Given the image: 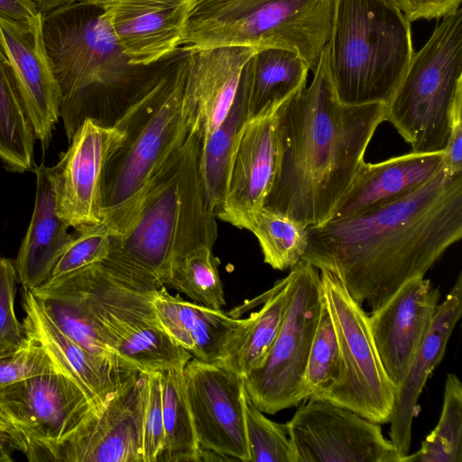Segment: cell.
<instances>
[{
	"instance_id": "6da1fadb",
	"label": "cell",
	"mask_w": 462,
	"mask_h": 462,
	"mask_svg": "<svg viewBox=\"0 0 462 462\" xmlns=\"http://www.w3.org/2000/svg\"><path fill=\"white\" fill-rule=\"evenodd\" d=\"M301 261L327 269L371 312L407 281L424 277L462 236V174L443 168L405 196L307 227Z\"/></svg>"
},
{
	"instance_id": "7a4b0ae2",
	"label": "cell",
	"mask_w": 462,
	"mask_h": 462,
	"mask_svg": "<svg viewBox=\"0 0 462 462\" xmlns=\"http://www.w3.org/2000/svg\"><path fill=\"white\" fill-rule=\"evenodd\" d=\"M313 75L277 108L276 170L263 203L307 227L331 217L385 117L384 104L337 99L327 45Z\"/></svg>"
},
{
	"instance_id": "3957f363",
	"label": "cell",
	"mask_w": 462,
	"mask_h": 462,
	"mask_svg": "<svg viewBox=\"0 0 462 462\" xmlns=\"http://www.w3.org/2000/svg\"><path fill=\"white\" fill-rule=\"evenodd\" d=\"M202 138L189 131L145 185L105 218L113 233L105 270L124 285L152 292L166 286L171 262L213 247L217 217L206 206L199 175Z\"/></svg>"
},
{
	"instance_id": "277c9868",
	"label": "cell",
	"mask_w": 462,
	"mask_h": 462,
	"mask_svg": "<svg viewBox=\"0 0 462 462\" xmlns=\"http://www.w3.org/2000/svg\"><path fill=\"white\" fill-rule=\"evenodd\" d=\"M42 37L60 93L69 142L86 120L114 126L150 88L134 79L107 16L89 0L42 14Z\"/></svg>"
},
{
	"instance_id": "5b68a950",
	"label": "cell",
	"mask_w": 462,
	"mask_h": 462,
	"mask_svg": "<svg viewBox=\"0 0 462 462\" xmlns=\"http://www.w3.org/2000/svg\"><path fill=\"white\" fill-rule=\"evenodd\" d=\"M328 69L346 105H386L414 53L411 22L393 0H335Z\"/></svg>"
},
{
	"instance_id": "8992f818",
	"label": "cell",
	"mask_w": 462,
	"mask_h": 462,
	"mask_svg": "<svg viewBox=\"0 0 462 462\" xmlns=\"http://www.w3.org/2000/svg\"><path fill=\"white\" fill-rule=\"evenodd\" d=\"M335 0H188L182 50L247 46L299 55L315 72Z\"/></svg>"
},
{
	"instance_id": "52a82bcc",
	"label": "cell",
	"mask_w": 462,
	"mask_h": 462,
	"mask_svg": "<svg viewBox=\"0 0 462 462\" xmlns=\"http://www.w3.org/2000/svg\"><path fill=\"white\" fill-rule=\"evenodd\" d=\"M462 94V8L442 17L414 51L385 117L413 152L443 151L453 104Z\"/></svg>"
},
{
	"instance_id": "ba28073f",
	"label": "cell",
	"mask_w": 462,
	"mask_h": 462,
	"mask_svg": "<svg viewBox=\"0 0 462 462\" xmlns=\"http://www.w3.org/2000/svg\"><path fill=\"white\" fill-rule=\"evenodd\" d=\"M185 69L184 52L116 123L125 137L104 168L102 221L145 185L188 134L182 109Z\"/></svg>"
},
{
	"instance_id": "9c48e42d",
	"label": "cell",
	"mask_w": 462,
	"mask_h": 462,
	"mask_svg": "<svg viewBox=\"0 0 462 462\" xmlns=\"http://www.w3.org/2000/svg\"><path fill=\"white\" fill-rule=\"evenodd\" d=\"M289 275V300L280 331L263 365L243 377L249 398L267 414L309 397L305 374L322 300L320 274L300 261Z\"/></svg>"
},
{
	"instance_id": "30bf717a",
	"label": "cell",
	"mask_w": 462,
	"mask_h": 462,
	"mask_svg": "<svg viewBox=\"0 0 462 462\" xmlns=\"http://www.w3.org/2000/svg\"><path fill=\"white\" fill-rule=\"evenodd\" d=\"M319 271L338 340L343 368L340 382L320 399L374 422L387 423L397 387L381 363L370 331L368 315L335 273L327 269Z\"/></svg>"
},
{
	"instance_id": "8fae6325",
	"label": "cell",
	"mask_w": 462,
	"mask_h": 462,
	"mask_svg": "<svg viewBox=\"0 0 462 462\" xmlns=\"http://www.w3.org/2000/svg\"><path fill=\"white\" fill-rule=\"evenodd\" d=\"M147 373L136 372L73 431L34 450L30 462H143Z\"/></svg>"
},
{
	"instance_id": "7c38bea8",
	"label": "cell",
	"mask_w": 462,
	"mask_h": 462,
	"mask_svg": "<svg viewBox=\"0 0 462 462\" xmlns=\"http://www.w3.org/2000/svg\"><path fill=\"white\" fill-rule=\"evenodd\" d=\"M182 372L201 461L208 454L217 459L250 462L243 376L221 362L193 356Z\"/></svg>"
},
{
	"instance_id": "4fadbf2b",
	"label": "cell",
	"mask_w": 462,
	"mask_h": 462,
	"mask_svg": "<svg viewBox=\"0 0 462 462\" xmlns=\"http://www.w3.org/2000/svg\"><path fill=\"white\" fill-rule=\"evenodd\" d=\"M286 423L296 462H398L379 423L310 397Z\"/></svg>"
},
{
	"instance_id": "5bb4252c",
	"label": "cell",
	"mask_w": 462,
	"mask_h": 462,
	"mask_svg": "<svg viewBox=\"0 0 462 462\" xmlns=\"http://www.w3.org/2000/svg\"><path fill=\"white\" fill-rule=\"evenodd\" d=\"M0 409L26 439V458L73 431L96 407L72 379L55 370L0 390Z\"/></svg>"
},
{
	"instance_id": "9a60e30c",
	"label": "cell",
	"mask_w": 462,
	"mask_h": 462,
	"mask_svg": "<svg viewBox=\"0 0 462 462\" xmlns=\"http://www.w3.org/2000/svg\"><path fill=\"white\" fill-rule=\"evenodd\" d=\"M124 137L116 125L86 120L50 167L57 214L69 227L102 223L104 168Z\"/></svg>"
},
{
	"instance_id": "2e32d148",
	"label": "cell",
	"mask_w": 462,
	"mask_h": 462,
	"mask_svg": "<svg viewBox=\"0 0 462 462\" xmlns=\"http://www.w3.org/2000/svg\"><path fill=\"white\" fill-rule=\"evenodd\" d=\"M439 298V289L429 279L414 277L368 315L379 358L396 387L402 383L431 326Z\"/></svg>"
},
{
	"instance_id": "e0dca14e",
	"label": "cell",
	"mask_w": 462,
	"mask_h": 462,
	"mask_svg": "<svg viewBox=\"0 0 462 462\" xmlns=\"http://www.w3.org/2000/svg\"><path fill=\"white\" fill-rule=\"evenodd\" d=\"M281 103L249 118L238 135L225 199L216 213L217 218L236 227L245 228L272 188L277 158L276 112Z\"/></svg>"
},
{
	"instance_id": "ac0fdd59",
	"label": "cell",
	"mask_w": 462,
	"mask_h": 462,
	"mask_svg": "<svg viewBox=\"0 0 462 462\" xmlns=\"http://www.w3.org/2000/svg\"><path fill=\"white\" fill-rule=\"evenodd\" d=\"M183 51V116L189 130L198 132L203 143L227 115L244 68L258 49L225 46Z\"/></svg>"
},
{
	"instance_id": "d6986e66",
	"label": "cell",
	"mask_w": 462,
	"mask_h": 462,
	"mask_svg": "<svg viewBox=\"0 0 462 462\" xmlns=\"http://www.w3.org/2000/svg\"><path fill=\"white\" fill-rule=\"evenodd\" d=\"M0 46L12 66L36 139L45 152L60 119V93L43 42L42 14L30 22L0 16Z\"/></svg>"
},
{
	"instance_id": "ffe728a7",
	"label": "cell",
	"mask_w": 462,
	"mask_h": 462,
	"mask_svg": "<svg viewBox=\"0 0 462 462\" xmlns=\"http://www.w3.org/2000/svg\"><path fill=\"white\" fill-rule=\"evenodd\" d=\"M103 10L134 67L154 64L181 48L188 0H89Z\"/></svg>"
},
{
	"instance_id": "44dd1931",
	"label": "cell",
	"mask_w": 462,
	"mask_h": 462,
	"mask_svg": "<svg viewBox=\"0 0 462 462\" xmlns=\"http://www.w3.org/2000/svg\"><path fill=\"white\" fill-rule=\"evenodd\" d=\"M23 308L24 334L39 343L56 370L83 389L96 409L140 371L95 356L70 339L45 314L30 291H23Z\"/></svg>"
},
{
	"instance_id": "7402d4cb",
	"label": "cell",
	"mask_w": 462,
	"mask_h": 462,
	"mask_svg": "<svg viewBox=\"0 0 462 462\" xmlns=\"http://www.w3.org/2000/svg\"><path fill=\"white\" fill-rule=\"evenodd\" d=\"M462 314V274L442 303L402 382L397 387L390 417V441L398 462L409 454L411 426L418 413V400L434 369L440 364L454 328Z\"/></svg>"
},
{
	"instance_id": "603a6c76",
	"label": "cell",
	"mask_w": 462,
	"mask_h": 462,
	"mask_svg": "<svg viewBox=\"0 0 462 462\" xmlns=\"http://www.w3.org/2000/svg\"><path fill=\"white\" fill-rule=\"evenodd\" d=\"M443 151L413 152L362 162L328 220L361 214L416 189L442 169Z\"/></svg>"
},
{
	"instance_id": "cb8c5ba5",
	"label": "cell",
	"mask_w": 462,
	"mask_h": 462,
	"mask_svg": "<svg viewBox=\"0 0 462 462\" xmlns=\"http://www.w3.org/2000/svg\"><path fill=\"white\" fill-rule=\"evenodd\" d=\"M36 194L31 222L14 261L23 291H32L51 278L71 233L57 214L50 167L35 165Z\"/></svg>"
},
{
	"instance_id": "d4e9b609",
	"label": "cell",
	"mask_w": 462,
	"mask_h": 462,
	"mask_svg": "<svg viewBox=\"0 0 462 462\" xmlns=\"http://www.w3.org/2000/svg\"><path fill=\"white\" fill-rule=\"evenodd\" d=\"M152 305L160 324L176 344L199 360H222L239 319L171 295L166 286L153 291Z\"/></svg>"
},
{
	"instance_id": "484cf974",
	"label": "cell",
	"mask_w": 462,
	"mask_h": 462,
	"mask_svg": "<svg viewBox=\"0 0 462 462\" xmlns=\"http://www.w3.org/2000/svg\"><path fill=\"white\" fill-rule=\"evenodd\" d=\"M288 274L266 291L263 307L239 319L226 346L222 364L243 377L260 367L280 331L289 300Z\"/></svg>"
},
{
	"instance_id": "4316f807",
	"label": "cell",
	"mask_w": 462,
	"mask_h": 462,
	"mask_svg": "<svg viewBox=\"0 0 462 462\" xmlns=\"http://www.w3.org/2000/svg\"><path fill=\"white\" fill-rule=\"evenodd\" d=\"M310 68L296 53L282 49L258 50L244 68L243 87L249 118L281 103L306 85Z\"/></svg>"
},
{
	"instance_id": "83f0119b",
	"label": "cell",
	"mask_w": 462,
	"mask_h": 462,
	"mask_svg": "<svg viewBox=\"0 0 462 462\" xmlns=\"http://www.w3.org/2000/svg\"><path fill=\"white\" fill-rule=\"evenodd\" d=\"M35 141L14 70L0 46V161L5 168L33 171Z\"/></svg>"
},
{
	"instance_id": "f1b7e54d",
	"label": "cell",
	"mask_w": 462,
	"mask_h": 462,
	"mask_svg": "<svg viewBox=\"0 0 462 462\" xmlns=\"http://www.w3.org/2000/svg\"><path fill=\"white\" fill-rule=\"evenodd\" d=\"M249 119L243 87L221 124L202 143L199 175L207 208L215 214L221 207L228 181L231 161L240 131Z\"/></svg>"
},
{
	"instance_id": "f546056e",
	"label": "cell",
	"mask_w": 462,
	"mask_h": 462,
	"mask_svg": "<svg viewBox=\"0 0 462 462\" xmlns=\"http://www.w3.org/2000/svg\"><path fill=\"white\" fill-rule=\"evenodd\" d=\"M182 369L161 372L164 444L159 462L201 461Z\"/></svg>"
},
{
	"instance_id": "4dcf8cb0",
	"label": "cell",
	"mask_w": 462,
	"mask_h": 462,
	"mask_svg": "<svg viewBox=\"0 0 462 462\" xmlns=\"http://www.w3.org/2000/svg\"><path fill=\"white\" fill-rule=\"evenodd\" d=\"M245 229L257 238L263 261L272 268L283 271L301 261L308 244L304 225L262 207L251 216Z\"/></svg>"
},
{
	"instance_id": "1f68e13d",
	"label": "cell",
	"mask_w": 462,
	"mask_h": 462,
	"mask_svg": "<svg viewBox=\"0 0 462 462\" xmlns=\"http://www.w3.org/2000/svg\"><path fill=\"white\" fill-rule=\"evenodd\" d=\"M212 248L200 245L176 257L170 266L166 286L194 302L221 310L226 300L218 271L220 262Z\"/></svg>"
},
{
	"instance_id": "d6a6232c",
	"label": "cell",
	"mask_w": 462,
	"mask_h": 462,
	"mask_svg": "<svg viewBox=\"0 0 462 462\" xmlns=\"http://www.w3.org/2000/svg\"><path fill=\"white\" fill-rule=\"evenodd\" d=\"M443 397L438 424L420 448L402 462L462 461V383L455 374H447Z\"/></svg>"
},
{
	"instance_id": "836d02e7",
	"label": "cell",
	"mask_w": 462,
	"mask_h": 462,
	"mask_svg": "<svg viewBox=\"0 0 462 462\" xmlns=\"http://www.w3.org/2000/svg\"><path fill=\"white\" fill-rule=\"evenodd\" d=\"M342 372L338 340L322 291L319 321L305 374L308 398H322L340 382Z\"/></svg>"
},
{
	"instance_id": "e575fe53",
	"label": "cell",
	"mask_w": 462,
	"mask_h": 462,
	"mask_svg": "<svg viewBox=\"0 0 462 462\" xmlns=\"http://www.w3.org/2000/svg\"><path fill=\"white\" fill-rule=\"evenodd\" d=\"M244 408L250 462H296L286 424L268 419L246 391Z\"/></svg>"
},
{
	"instance_id": "d590c367",
	"label": "cell",
	"mask_w": 462,
	"mask_h": 462,
	"mask_svg": "<svg viewBox=\"0 0 462 462\" xmlns=\"http://www.w3.org/2000/svg\"><path fill=\"white\" fill-rule=\"evenodd\" d=\"M112 237V231L103 222L75 227L52 269L51 278L103 261L108 254Z\"/></svg>"
},
{
	"instance_id": "8d00e7d4",
	"label": "cell",
	"mask_w": 462,
	"mask_h": 462,
	"mask_svg": "<svg viewBox=\"0 0 462 462\" xmlns=\"http://www.w3.org/2000/svg\"><path fill=\"white\" fill-rule=\"evenodd\" d=\"M50 357L32 337L21 343L0 346V390L20 381L55 371Z\"/></svg>"
},
{
	"instance_id": "74e56055",
	"label": "cell",
	"mask_w": 462,
	"mask_h": 462,
	"mask_svg": "<svg viewBox=\"0 0 462 462\" xmlns=\"http://www.w3.org/2000/svg\"><path fill=\"white\" fill-rule=\"evenodd\" d=\"M143 416V461L159 462L164 444L161 372H146Z\"/></svg>"
},
{
	"instance_id": "f35d334b",
	"label": "cell",
	"mask_w": 462,
	"mask_h": 462,
	"mask_svg": "<svg viewBox=\"0 0 462 462\" xmlns=\"http://www.w3.org/2000/svg\"><path fill=\"white\" fill-rule=\"evenodd\" d=\"M18 276L14 260L0 257V346L18 345L25 337L23 323L15 314L14 299Z\"/></svg>"
},
{
	"instance_id": "ab89813d",
	"label": "cell",
	"mask_w": 462,
	"mask_h": 462,
	"mask_svg": "<svg viewBox=\"0 0 462 462\" xmlns=\"http://www.w3.org/2000/svg\"><path fill=\"white\" fill-rule=\"evenodd\" d=\"M442 168L449 175L462 174V94L457 97L451 109Z\"/></svg>"
},
{
	"instance_id": "60d3db41",
	"label": "cell",
	"mask_w": 462,
	"mask_h": 462,
	"mask_svg": "<svg viewBox=\"0 0 462 462\" xmlns=\"http://www.w3.org/2000/svg\"><path fill=\"white\" fill-rule=\"evenodd\" d=\"M409 21L439 19L460 7L462 0H393Z\"/></svg>"
},
{
	"instance_id": "b9f144b4",
	"label": "cell",
	"mask_w": 462,
	"mask_h": 462,
	"mask_svg": "<svg viewBox=\"0 0 462 462\" xmlns=\"http://www.w3.org/2000/svg\"><path fill=\"white\" fill-rule=\"evenodd\" d=\"M40 14L32 0H0L1 17L30 22L35 20Z\"/></svg>"
},
{
	"instance_id": "7bdbcfd3",
	"label": "cell",
	"mask_w": 462,
	"mask_h": 462,
	"mask_svg": "<svg viewBox=\"0 0 462 462\" xmlns=\"http://www.w3.org/2000/svg\"><path fill=\"white\" fill-rule=\"evenodd\" d=\"M0 429L7 432L14 440L17 450L26 453L27 443L24 436L20 430L12 422V420L0 409Z\"/></svg>"
},
{
	"instance_id": "ee69618b",
	"label": "cell",
	"mask_w": 462,
	"mask_h": 462,
	"mask_svg": "<svg viewBox=\"0 0 462 462\" xmlns=\"http://www.w3.org/2000/svg\"><path fill=\"white\" fill-rule=\"evenodd\" d=\"M17 449L14 439L0 429V462H12L11 450Z\"/></svg>"
},
{
	"instance_id": "f6af8a7d",
	"label": "cell",
	"mask_w": 462,
	"mask_h": 462,
	"mask_svg": "<svg viewBox=\"0 0 462 462\" xmlns=\"http://www.w3.org/2000/svg\"><path fill=\"white\" fill-rule=\"evenodd\" d=\"M79 1L81 0H32L41 14H45L59 7Z\"/></svg>"
}]
</instances>
